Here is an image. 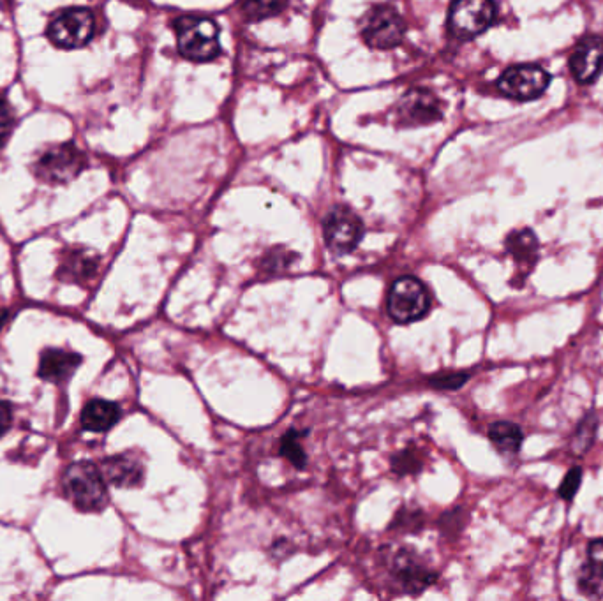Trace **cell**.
Wrapping results in <instances>:
<instances>
[{"label":"cell","instance_id":"cell-27","mask_svg":"<svg viewBox=\"0 0 603 601\" xmlns=\"http://www.w3.org/2000/svg\"><path fill=\"white\" fill-rule=\"evenodd\" d=\"M13 124H15L13 110H11L8 101L4 97H0V143L8 138L11 129H13Z\"/></svg>","mask_w":603,"mask_h":601},{"label":"cell","instance_id":"cell-4","mask_svg":"<svg viewBox=\"0 0 603 601\" xmlns=\"http://www.w3.org/2000/svg\"><path fill=\"white\" fill-rule=\"evenodd\" d=\"M96 32V18L89 9H66L48 25V38L59 48H80L87 45Z\"/></svg>","mask_w":603,"mask_h":601},{"label":"cell","instance_id":"cell-20","mask_svg":"<svg viewBox=\"0 0 603 601\" xmlns=\"http://www.w3.org/2000/svg\"><path fill=\"white\" fill-rule=\"evenodd\" d=\"M284 8L286 0H242L244 16L251 22L279 15Z\"/></svg>","mask_w":603,"mask_h":601},{"label":"cell","instance_id":"cell-25","mask_svg":"<svg viewBox=\"0 0 603 601\" xmlns=\"http://www.w3.org/2000/svg\"><path fill=\"white\" fill-rule=\"evenodd\" d=\"M422 461L418 459L417 453L404 452L397 455L394 459V469L399 475L404 476L406 473H415L420 469Z\"/></svg>","mask_w":603,"mask_h":601},{"label":"cell","instance_id":"cell-17","mask_svg":"<svg viewBox=\"0 0 603 601\" xmlns=\"http://www.w3.org/2000/svg\"><path fill=\"white\" fill-rule=\"evenodd\" d=\"M505 245H507L508 253L514 256V260L519 265H528V267L536 265L540 242H538V238H536L533 231L528 230V228L526 230L512 231L508 235Z\"/></svg>","mask_w":603,"mask_h":601},{"label":"cell","instance_id":"cell-22","mask_svg":"<svg viewBox=\"0 0 603 601\" xmlns=\"http://www.w3.org/2000/svg\"><path fill=\"white\" fill-rule=\"evenodd\" d=\"M579 591L588 598H603V577L593 572L588 564L579 573Z\"/></svg>","mask_w":603,"mask_h":601},{"label":"cell","instance_id":"cell-16","mask_svg":"<svg viewBox=\"0 0 603 601\" xmlns=\"http://www.w3.org/2000/svg\"><path fill=\"white\" fill-rule=\"evenodd\" d=\"M99 258L87 251H69L66 260L62 261L59 277L62 281L82 282L83 279L94 277Z\"/></svg>","mask_w":603,"mask_h":601},{"label":"cell","instance_id":"cell-14","mask_svg":"<svg viewBox=\"0 0 603 601\" xmlns=\"http://www.w3.org/2000/svg\"><path fill=\"white\" fill-rule=\"evenodd\" d=\"M120 420V408L115 402L96 399L90 401L82 411V425L85 431L106 432Z\"/></svg>","mask_w":603,"mask_h":601},{"label":"cell","instance_id":"cell-15","mask_svg":"<svg viewBox=\"0 0 603 601\" xmlns=\"http://www.w3.org/2000/svg\"><path fill=\"white\" fill-rule=\"evenodd\" d=\"M394 573L401 582L402 589L410 593L424 591L425 587L434 580V573L427 572L413 557H404L402 554L395 559Z\"/></svg>","mask_w":603,"mask_h":601},{"label":"cell","instance_id":"cell-10","mask_svg":"<svg viewBox=\"0 0 603 601\" xmlns=\"http://www.w3.org/2000/svg\"><path fill=\"white\" fill-rule=\"evenodd\" d=\"M395 115L402 126H422L440 120L443 108L431 90L415 89L402 97Z\"/></svg>","mask_w":603,"mask_h":601},{"label":"cell","instance_id":"cell-21","mask_svg":"<svg viewBox=\"0 0 603 601\" xmlns=\"http://www.w3.org/2000/svg\"><path fill=\"white\" fill-rule=\"evenodd\" d=\"M281 453L293 466L304 468L307 457L304 445H302V434L298 431L288 432L283 438V443H281Z\"/></svg>","mask_w":603,"mask_h":601},{"label":"cell","instance_id":"cell-28","mask_svg":"<svg viewBox=\"0 0 603 601\" xmlns=\"http://www.w3.org/2000/svg\"><path fill=\"white\" fill-rule=\"evenodd\" d=\"M13 423V413H11V406L8 402L0 401V438L9 431Z\"/></svg>","mask_w":603,"mask_h":601},{"label":"cell","instance_id":"cell-23","mask_svg":"<svg viewBox=\"0 0 603 601\" xmlns=\"http://www.w3.org/2000/svg\"><path fill=\"white\" fill-rule=\"evenodd\" d=\"M581 483L582 468L581 466H574V468L566 473L561 483H559V498L565 499V501H572L575 498V494L581 489Z\"/></svg>","mask_w":603,"mask_h":601},{"label":"cell","instance_id":"cell-11","mask_svg":"<svg viewBox=\"0 0 603 601\" xmlns=\"http://www.w3.org/2000/svg\"><path fill=\"white\" fill-rule=\"evenodd\" d=\"M603 67V39L588 36L577 45L570 57V69L579 83L595 82Z\"/></svg>","mask_w":603,"mask_h":601},{"label":"cell","instance_id":"cell-1","mask_svg":"<svg viewBox=\"0 0 603 601\" xmlns=\"http://www.w3.org/2000/svg\"><path fill=\"white\" fill-rule=\"evenodd\" d=\"M66 498L80 512H101L108 505L105 476L92 462H75L67 468L64 480Z\"/></svg>","mask_w":603,"mask_h":601},{"label":"cell","instance_id":"cell-19","mask_svg":"<svg viewBox=\"0 0 603 601\" xmlns=\"http://www.w3.org/2000/svg\"><path fill=\"white\" fill-rule=\"evenodd\" d=\"M596 431H598V418H596L595 413H589V415L582 418L581 423L575 429L574 438L570 443L572 453L577 457L586 455L595 443Z\"/></svg>","mask_w":603,"mask_h":601},{"label":"cell","instance_id":"cell-9","mask_svg":"<svg viewBox=\"0 0 603 601\" xmlns=\"http://www.w3.org/2000/svg\"><path fill=\"white\" fill-rule=\"evenodd\" d=\"M323 233L328 249L337 254L351 253L364 235L360 217L348 207H334L323 223Z\"/></svg>","mask_w":603,"mask_h":601},{"label":"cell","instance_id":"cell-26","mask_svg":"<svg viewBox=\"0 0 603 601\" xmlns=\"http://www.w3.org/2000/svg\"><path fill=\"white\" fill-rule=\"evenodd\" d=\"M588 566L593 572L603 577V538L589 542Z\"/></svg>","mask_w":603,"mask_h":601},{"label":"cell","instance_id":"cell-13","mask_svg":"<svg viewBox=\"0 0 603 601\" xmlns=\"http://www.w3.org/2000/svg\"><path fill=\"white\" fill-rule=\"evenodd\" d=\"M82 364V357L64 349H45L39 362V378L62 383Z\"/></svg>","mask_w":603,"mask_h":601},{"label":"cell","instance_id":"cell-7","mask_svg":"<svg viewBox=\"0 0 603 601\" xmlns=\"http://www.w3.org/2000/svg\"><path fill=\"white\" fill-rule=\"evenodd\" d=\"M404 20L390 6H376L365 15L362 36L371 48L387 50L401 43L404 38Z\"/></svg>","mask_w":603,"mask_h":601},{"label":"cell","instance_id":"cell-2","mask_svg":"<svg viewBox=\"0 0 603 601\" xmlns=\"http://www.w3.org/2000/svg\"><path fill=\"white\" fill-rule=\"evenodd\" d=\"M179 52L186 59L212 60L219 55V29L216 23L201 16H182L175 22Z\"/></svg>","mask_w":603,"mask_h":601},{"label":"cell","instance_id":"cell-5","mask_svg":"<svg viewBox=\"0 0 603 601\" xmlns=\"http://www.w3.org/2000/svg\"><path fill=\"white\" fill-rule=\"evenodd\" d=\"M494 20V0H454L448 15V27L455 38L471 39L489 29Z\"/></svg>","mask_w":603,"mask_h":601},{"label":"cell","instance_id":"cell-12","mask_svg":"<svg viewBox=\"0 0 603 601\" xmlns=\"http://www.w3.org/2000/svg\"><path fill=\"white\" fill-rule=\"evenodd\" d=\"M143 475H145L143 462L136 459L133 453H120L103 462V476L115 487H122V489L138 487L142 485Z\"/></svg>","mask_w":603,"mask_h":601},{"label":"cell","instance_id":"cell-6","mask_svg":"<svg viewBox=\"0 0 603 601\" xmlns=\"http://www.w3.org/2000/svg\"><path fill=\"white\" fill-rule=\"evenodd\" d=\"M85 166V156L71 143L46 150L34 166L36 175L46 184H66Z\"/></svg>","mask_w":603,"mask_h":601},{"label":"cell","instance_id":"cell-29","mask_svg":"<svg viewBox=\"0 0 603 601\" xmlns=\"http://www.w3.org/2000/svg\"><path fill=\"white\" fill-rule=\"evenodd\" d=\"M4 321H6V312H0V327H2Z\"/></svg>","mask_w":603,"mask_h":601},{"label":"cell","instance_id":"cell-8","mask_svg":"<svg viewBox=\"0 0 603 601\" xmlns=\"http://www.w3.org/2000/svg\"><path fill=\"white\" fill-rule=\"evenodd\" d=\"M551 83V75L535 64L508 67L498 80V89L517 101H531L542 96Z\"/></svg>","mask_w":603,"mask_h":601},{"label":"cell","instance_id":"cell-18","mask_svg":"<svg viewBox=\"0 0 603 601\" xmlns=\"http://www.w3.org/2000/svg\"><path fill=\"white\" fill-rule=\"evenodd\" d=\"M489 439L499 452L517 453L524 441V432L514 422H496L489 427Z\"/></svg>","mask_w":603,"mask_h":601},{"label":"cell","instance_id":"cell-24","mask_svg":"<svg viewBox=\"0 0 603 601\" xmlns=\"http://www.w3.org/2000/svg\"><path fill=\"white\" fill-rule=\"evenodd\" d=\"M469 378H471L469 372H447V374L436 376L431 383L440 390H459Z\"/></svg>","mask_w":603,"mask_h":601},{"label":"cell","instance_id":"cell-3","mask_svg":"<svg viewBox=\"0 0 603 601\" xmlns=\"http://www.w3.org/2000/svg\"><path fill=\"white\" fill-rule=\"evenodd\" d=\"M387 309L395 323H413L422 320L431 309V297L424 282L417 277H401L388 291Z\"/></svg>","mask_w":603,"mask_h":601}]
</instances>
